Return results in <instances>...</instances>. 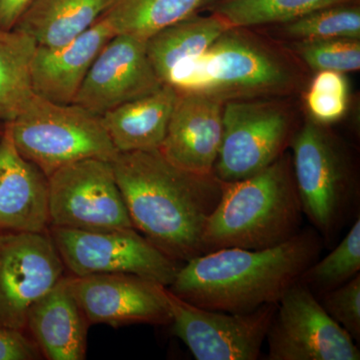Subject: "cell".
<instances>
[{"instance_id":"6da1fadb","label":"cell","mask_w":360,"mask_h":360,"mask_svg":"<svg viewBox=\"0 0 360 360\" xmlns=\"http://www.w3.org/2000/svg\"><path fill=\"white\" fill-rule=\"evenodd\" d=\"M111 165L136 231L181 264L205 255L206 224L224 189L217 175L181 169L160 150L118 153Z\"/></svg>"},{"instance_id":"7a4b0ae2","label":"cell","mask_w":360,"mask_h":360,"mask_svg":"<svg viewBox=\"0 0 360 360\" xmlns=\"http://www.w3.org/2000/svg\"><path fill=\"white\" fill-rule=\"evenodd\" d=\"M323 248L321 236L312 227L274 248L212 251L182 264L167 288L200 309L253 311L281 302Z\"/></svg>"},{"instance_id":"3957f363","label":"cell","mask_w":360,"mask_h":360,"mask_svg":"<svg viewBox=\"0 0 360 360\" xmlns=\"http://www.w3.org/2000/svg\"><path fill=\"white\" fill-rule=\"evenodd\" d=\"M302 219L291 155L284 153L252 176L224 182L221 198L206 224L203 250L274 248L302 231Z\"/></svg>"},{"instance_id":"277c9868","label":"cell","mask_w":360,"mask_h":360,"mask_svg":"<svg viewBox=\"0 0 360 360\" xmlns=\"http://www.w3.org/2000/svg\"><path fill=\"white\" fill-rule=\"evenodd\" d=\"M162 84L226 103L286 94L292 90L295 75L276 51L243 28L231 27L200 56L174 66Z\"/></svg>"},{"instance_id":"5b68a950","label":"cell","mask_w":360,"mask_h":360,"mask_svg":"<svg viewBox=\"0 0 360 360\" xmlns=\"http://www.w3.org/2000/svg\"><path fill=\"white\" fill-rule=\"evenodd\" d=\"M293 175L303 215L324 246L359 215V186L354 165L340 141L312 120L290 142Z\"/></svg>"},{"instance_id":"8992f818","label":"cell","mask_w":360,"mask_h":360,"mask_svg":"<svg viewBox=\"0 0 360 360\" xmlns=\"http://www.w3.org/2000/svg\"><path fill=\"white\" fill-rule=\"evenodd\" d=\"M7 123L14 144L25 160L47 176L77 161H112L118 155L101 115L77 104H60L33 94Z\"/></svg>"},{"instance_id":"52a82bcc","label":"cell","mask_w":360,"mask_h":360,"mask_svg":"<svg viewBox=\"0 0 360 360\" xmlns=\"http://www.w3.org/2000/svg\"><path fill=\"white\" fill-rule=\"evenodd\" d=\"M49 234L70 276L129 274L168 288L181 265L136 229L86 231L49 226Z\"/></svg>"},{"instance_id":"ba28073f","label":"cell","mask_w":360,"mask_h":360,"mask_svg":"<svg viewBox=\"0 0 360 360\" xmlns=\"http://www.w3.org/2000/svg\"><path fill=\"white\" fill-rule=\"evenodd\" d=\"M222 141L213 174L222 182L245 179L285 153L295 134L283 106L258 98L224 103Z\"/></svg>"},{"instance_id":"9c48e42d","label":"cell","mask_w":360,"mask_h":360,"mask_svg":"<svg viewBox=\"0 0 360 360\" xmlns=\"http://www.w3.org/2000/svg\"><path fill=\"white\" fill-rule=\"evenodd\" d=\"M51 226L101 231L134 229L110 161L87 158L49 176Z\"/></svg>"},{"instance_id":"30bf717a","label":"cell","mask_w":360,"mask_h":360,"mask_svg":"<svg viewBox=\"0 0 360 360\" xmlns=\"http://www.w3.org/2000/svg\"><path fill=\"white\" fill-rule=\"evenodd\" d=\"M172 333L198 360H257L277 304L245 314L200 309L167 288Z\"/></svg>"},{"instance_id":"8fae6325","label":"cell","mask_w":360,"mask_h":360,"mask_svg":"<svg viewBox=\"0 0 360 360\" xmlns=\"http://www.w3.org/2000/svg\"><path fill=\"white\" fill-rule=\"evenodd\" d=\"M265 341L269 360L360 359L352 336L300 283L277 303Z\"/></svg>"},{"instance_id":"7c38bea8","label":"cell","mask_w":360,"mask_h":360,"mask_svg":"<svg viewBox=\"0 0 360 360\" xmlns=\"http://www.w3.org/2000/svg\"><path fill=\"white\" fill-rule=\"evenodd\" d=\"M65 272L49 231L0 232V326L26 331L28 310Z\"/></svg>"},{"instance_id":"4fadbf2b","label":"cell","mask_w":360,"mask_h":360,"mask_svg":"<svg viewBox=\"0 0 360 360\" xmlns=\"http://www.w3.org/2000/svg\"><path fill=\"white\" fill-rule=\"evenodd\" d=\"M71 288L90 326H168L167 288L129 274L70 276Z\"/></svg>"},{"instance_id":"5bb4252c","label":"cell","mask_w":360,"mask_h":360,"mask_svg":"<svg viewBox=\"0 0 360 360\" xmlns=\"http://www.w3.org/2000/svg\"><path fill=\"white\" fill-rule=\"evenodd\" d=\"M161 85L146 40L115 34L97 54L72 103L103 115Z\"/></svg>"},{"instance_id":"9a60e30c","label":"cell","mask_w":360,"mask_h":360,"mask_svg":"<svg viewBox=\"0 0 360 360\" xmlns=\"http://www.w3.org/2000/svg\"><path fill=\"white\" fill-rule=\"evenodd\" d=\"M224 105L205 94L177 92L161 155L186 172L212 174L222 141Z\"/></svg>"},{"instance_id":"2e32d148","label":"cell","mask_w":360,"mask_h":360,"mask_svg":"<svg viewBox=\"0 0 360 360\" xmlns=\"http://www.w3.org/2000/svg\"><path fill=\"white\" fill-rule=\"evenodd\" d=\"M49 176L18 153L4 123L0 135V232L49 231Z\"/></svg>"},{"instance_id":"e0dca14e","label":"cell","mask_w":360,"mask_h":360,"mask_svg":"<svg viewBox=\"0 0 360 360\" xmlns=\"http://www.w3.org/2000/svg\"><path fill=\"white\" fill-rule=\"evenodd\" d=\"M115 34L108 20L101 16L68 44L37 46L32 63L33 92L53 103H72L97 54Z\"/></svg>"},{"instance_id":"ac0fdd59","label":"cell","mask_w":360,"mask_h":360,"mask_svg":"<svg viewBox=\"0 0 360 360\" xmlns=\"http://www.w3.org/2000/svg\"><path fill=\"white\" fill-rule=\"evenodd\" d=\"M90 326L73 293L68 274L30 307L25 330L44 359L84 360Z\"/></svg>"},{"instance_id":"d6986e66","label":"cell","mask_w":360,"mask_h":360,"mask_svg":"<svg viewBox=\"0 0 360 360\" xmlns=\"http://www.w3.org/2000/svg\"><path fill=\"white\" fill-rule=\"evenodd\" d=\"M176 98V90L162 84L155 91L103 113L104 129L118 153L158 150Z\"/></svg>"},{"instance_id":"ffe728a7","label":"cell","mask_w":360,"mask_h":360,"mask_svg":"<svg viewBox=\"0 0 360 360\" xmlns=\"http://www.w3.org/2000/svg\"><path fill=\"white\" fill-rule=\"evenodd\" d=\"M110 0H32L15 27L37 46L56 47L86 32L108 8Z\"/></svg>"},{"instance_id":"44dd1931","label":"cell","mask_w":360,"mask_h":360,"mask_svg":"<svg viewBox=\"0 0 360 360\" xmlns=\"http://www.w3.org/2000/svg\"><path fill=\"white\" fill-rule=\"evenodd\" d=\"M229 28L215 13L208 16L194 13L146 40L149 60L161 84L174 66L200 56Z\"/></svg>"},{"instance_id":"7402d4cb","label":"cell","mask_w":360,"mask_h":360,"mask_svg":"<svg viewBox=\"0 0 360 360\" xmlns=\"http://www.w3.org/2000/svg\"><path fill=\"white\" fill-rule=\"evenodd\" d=\"M37 47L18 28H0V122L13 120L34 94L32 63Z\"/></svg>"},{"instance_id":"603a6c76","label":"cell","mask_w":360,"mask_h":360,"mask_svg":"<svg viewBox=\"0 0 360 360\" xmlns=\"http://www.w3.org/2000/svg\"><path fill=\"white\" fill-rule=\"evenodd\" d=\"M201 0H110L103 18L116 34L142 40L188 18L200 8Z\"/></svg>"},{"instance_id":"cb8c5ba5","label":"cell","mask_w":360,"mask_h":360,"mask_svg":"<svg viewBox=\"0 0 360 360\" xmlns=\"http://www.w3.org/2000/svg\"><path fill=\"white\" fill-rule=\"evenodd\" d=\"M354 0H221L213 13L231 27L290 22L324 7L350 4Z\"/></svg>"},{"instance_id":"d4e9b609","label":"cell","mask_w":360,"mask_h":360,"mask_svg":"<svg viewBox=\"0 0 360 360\" xmlns=\"http://www.w3.org/2000/svg\"><path fill=\"white\" fill-rule=\"evenodd\" d=\"M360 271V217L354 219L345 238L321 260H315L298 283L317 298L347 283Z\"/></svg>"},{"instance_id":"484cf974","label":"cell","mask_w":360,"mask_h":360,"mask_svg":"<svg viewBox=\"0 0 360 360\" xmlns=\"http://www.w3.org/2000/svg\"><path fill=\"white\" fill-rule=\"evenodd\" d=\"M283 32L298 41L360 39V9L349 4L324 7L283 25Z\"/></svg>"},{"instance_id":"4316f807","label":"cell","mask_w":360,"mask_h":360,"mask_svg":"<svg viewBox=\"0 0 360 360\" xmlns=\"http://www.w3.org/2000/svg\"><path fill=\"white\" fill-rule=\"evenodd\" d=\"M348 103L349 84L345 73L317 71L305 94V104L312 120L321 125L338 122L347 113Z\"/></svg>"},{"instance_id":"83f0119b","label":"cell","mask_w":360,"mask_h":360,"mask_svg":"<svg viewBox=\"0 0 360 360\" xmlns=\"http://www.w3.org/2000/svg\"><path fill=\"white\" fill-rule=\"evenodd\" d=\"M295 49L300 58L314 71L347 73L360 68V42L357 39L298 41Z\"/></svg>"},{"instance_id":"f1b7e54d","label":"cell","mask_w":360,"mask_h":360,"mask_svg":"<svg viewBox=\"0 0 360 360\" xmlns=\"http://www.w3.org/2000/svg\"><path fill=\"white\" fill-rule=\"evenodd\" d=\"M317 300L329 316L345 328L352 340L359 342L360 274Z\"/></svg>"},{"instance_id":"f546056e","label":"cell","mask_w":360,"mask_h":360,"mask_svg":"<svg viewBox=\"0 0 360 360\" xmlns=\"http://www.w3.org/2000/svg\"><path fill=\"white\" fill-rule=\"evenodd\" d=\"M41 359L39 347L26 331L0 326V360Z\"/></svg>"},{"instance_id":"4dcf8cb0","label":"cell","mask_w":360,"mask_h":360,"mask_svg":"<svg viewBox=\"0 0 360 360\" xmlns=\"http://www.w3.org/2000/svg\"><path fill=\"white\" fill-rule=\"evenodd\" d=\"M32 0H0V28L11 30L15 27Z\"/></svg>"},{"instance_id":"1f68e13d","label":"cell","mask_w":360,"mask_h":360,"mask_svg":"<svg viewBox=\"0 0 360 360\" xmlns=\"http://www.w3.org/2000/svg\"><path fill=\"white\" fill-rule=\"evenodd\" d=\"M221 1V0H201V7L212 6L213 4H217V2Z\"/></svg>"}]
</instances>
